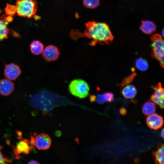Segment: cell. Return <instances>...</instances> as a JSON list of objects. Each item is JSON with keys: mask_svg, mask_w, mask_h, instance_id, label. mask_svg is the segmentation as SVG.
<instances>
[{"mask_svg": "<svg viewBox=\"0 0 164 164\" xmlns=\"http://www.w3.org/2000/svg\"><path fill=\"white\" fill-rule=\"evenodd\" d=\"M11 19H12V18L11 17V16H8L6 19V20L7 21L10 22L12 20Z\"/></svg>", "mask_w": 164, "mask_h": 164, "instance_id": "obj_28", "label": "cell"}, {"mask_svg": "<svg viewBox=\"0 0 164 164\" xmlns=\"http://www.w3.org/2000/svg\"><path fill=\"white\" fill-rule=\"evenodd\" d=\"M28 164H39V163L36 161L34 160H32L29 161L28 163Z\"/></svg>", "mask_w": 164, "mask_h": 164, "instance_id": "obj_27", "label": "cell"}, {"mask_svg": "<svg viewBox=\"0 0 164 164\" xmlns=\"http://www.w3.org/2000/svg\"><path fill=\"white\" fill-rule=\"evenodd\" d=\"M43 48V44L38 40L33 41L30 45L31 51L35 55H38L42 53Z\"/></svg>", "mask_w": 164, "mask_h": 164, "instance_id": "obj_15", "label": "cell"}, {"mask_svg": "<svg viewBox=\"0 0 164 164\" xmlns=\"http://www.w3.org/2000/svg\"><path fill=\"white\" fill-rule=\"evenodd\" d=\"M154 91L151 95L150 100L161 108H164V90L161 84L159 83L152 87Z\"/></svg>", "mask_w": 164, "mask_h": 164, "instance_id": "obj_6", "label": "cell"}, {"mask_svg": "<svg viewBox=\"0 0 164 164\" xmlns=\"http://www.w3.org/2000/svg\"><path fill=\"white\" fill-rule=\"evenodd\" d=\"M156 28L155 25L152 22L148 20L142 21L140 29L144 33L151 34L155 31Z\"/></svg>", "mask_w": 164, "mask_h": 164, "instance_id": "obj_12", "label": "cell"}, {"mask_svg": "<svg viewBox=\"0 0 164 164\" xmlns=\"http://www.w3.org/2000/svg\"><path fill=\"white\" fill-rule=\"evenodd\" d=\"M14 88V83L7 79L0 80V94L2 95L7 96L13 92Z\"/></svg>", "mask_w": 164, "mask_h": 164, "instance_id": "obj_10", "label": "cell"}, {"mask_svg": "<svg viewBox=\"0 0 164 164\" xmlns=\"http://www.w3.org/2000/svg\"><path fill=\"white\" fill-rule=\"evenodd\" d=\"M120 113L122 115H125L126 113V110L124 108H122L120 110Z\"/></svg>", "mask_w": 164, "mask_h": 164, "instance_id": "obj_25", "label": "cell"}, {"mask_svg": "<svg viewBox=\"0 0 164 164\" xmlns=\"http://www.w3.org/2000/svg\"><path fill=\"white\" fill-rule=\"evenodd\" d=\"M152 41V55L159 62L161 67H164V42L161 36L157 33L151 37Z\"/></svg>", "mask_w": 164, "mask_h": 164, "instance_id": "obj_3", "label": "cell"}, {"mask_svg": "<svg viewBox=\"0 0 164 164\" xmlns=\"http://www.w3.org/2000/svg\"><path fill=\"white\" fill-rule=\"evenodd\" d=\"M43 58L49 62L55 61L59 57L60 54L58 48L53 45H49L43 49L42 52Z\"/></svg>", "mask_w": 164, "mask_h": 164, "instance_id": "obj_8", "label": "cell"}, {"mask_svg": "<svg viewBox=\"0 0 164 164\" xmlns=\"http://www.w3.org/2000/svg\"><path fill=\"white\" fill-rule=\"evenodd\" d=\"M86 28L82 33L77 30H72L70 33V37L74 40L86 37L91 39L89 43L94 46L99 43L101 45H108L112 41L114 37L108 26L105 23L94 21L89 22L85 24Z\"/></svg>", "mask_w": 164, "mask_h": 164, "instance_id": "obj_1", "label": "cell"}, {"mask_svg": "<svg viewBox=\"0 0 164 164\" xmlns=\"http://www.w3.org/2000/svg\"><path fill=\"white\" fill-rule=\"evenodd\" d=\"M6 14L10 15H13L16 12L15 6L8 5L5 9Z\"/></svg>", "mask_w": 164, "mask_h": 164, "instance_id": "obj_20", "label": "cell"}, {"mask_svg": "<svg viewBox=\"0 0 164 164\" xmlns=\"http://www.w3.org/2000/svg\"><path fill=\"white\" fill-rule=\"evenodd\" d=\"M164 149L163 145L159 146L157 150L154 152V155L155 161L157 163H164Z\"/></svg>", "mask_w": 164, "mask_h": 164, "instance_id": "obj_17", "label": "cell"}, {"mask_svg": "<svg viewBox=\"0 0 164 164\" xmlns=\"http://www.w3.org/2000/svg\"><path fill=\"white\" fill-rule=\"evenodd\" d=\"M37 4L33 0H18L15 6L16 12L19 16L31 18L36 12Z\"/></svg>", "mask_w": 164, "mask_h": 164, "instance_id": "obj_2", "label": "cell"}, {"mask_svg": "<svg viewBox=\"0 0 164 164\" xmlns=\"http://www.w3.org/2000/svg\"><path fill=\"white\" fill-rule=\"evenodd\" d=\"M121 92L124 97L128 99L134 98L137 93L136 88L132 84L127 85L124 87Z\"/></svg>", "mask_w": 164, "mask_h": 164, "instance_id": "obj_11", "label": "cell"}, {"mask_svg": "<svg viewBox=\"0 0 164 164\" xmlns=\"http://www.w3.org/2000/svg\"><path fill=\"white\" fill-rule=\"evenodd\" d=\"M156 107L153 102L147 101L145 103L142 108L143 113L146 115L153 114L155 111Z\"/></svg>", "mask_w": 164, "mask_h": 164, "instance_id": "obj_16", "label": "cell"}, {"mask_svg": "<svg viewBox=\"0 0 164 164\" xmlns=\"http://www.w3.org/2000/svg\"><path fill=\"white\" fill-rule=\"evenodd\" d=\"M8 24L4 16L0 19V41L6 39L8 37L9 32L7 26Z\"/></svg>", "mask_w": 164, "mask_h": 164, "instance_id": "obj_14", "label": "cell"}, {"mask_svg": "<svg viewBox=\"0 0 164 164\" xmlns=\"http://www.w3.org/2000/svg\"><path fill=\"white\" fill-rule=\"evenodd\" d=\"M30 147L28 141L25 139L21 140L17 143L15 148V152L17 154L21 153L28 154L30 152Z\"/></svg>", "mask_w": 164, "mask_h": 164, "instance_id": "obj_13", "label": "cell"}, {"mask_svg": "<svg viewBox=\"0 0 164 164\" xmlns=\"http://www.w3.org/2000/svg\"><path fill=\"white\" fill-rule=\"evenodd\" d=\"M162 35L163 36H164V30H163V31H162Z\"/></svg>", "mask_w": 164, "mask_h": 164, "instance_id": "obj_30", "label": "cell"}, {"mask_svg": "<svg viewBox=\"0 0 164 164\" xmlns=\"http://www.w3.org/2000/svg\"><path fill=\"white\" fill-rule=\"evenodd\" d=\"M83 4L87 8L94 9L100 5L99 0H83Z\"/></svg>", "mask_w": 164, "mask_h": 164, "instance_id": "obj_19", "label": "cell"}, {"mask_svg": "<svg viewBox=\"0 0 164 164\" xmlns=\"http://www.w3.org/2000/svg\"><path fill=\"white\" fill-rule=\"evenodd\" d=\"M105 101L108 102L112 101L114 99V96L113 93L111 92H106L103 94Z\"/></svg>", "mask_w": 164, "mask_h": 164, "instance_id": "obj_22", "label": "cell"}, {"mask_svg": "<svg viewBox=\"0 0 164 164\" xmlns=\"http://www.w3.org/2000/svg\"><path fill=\"white\" fill-rule=\"evenodd\" d=\"M30 143L39 150H45L50 148L51 140L48 135L42 133L35 136H31Z\"/></svg>", "mask_w": 164, "mask_h": 164, "instance_id": "obj_5", "label": "cell"}, {"mask_svg": "<svg viewBox=\"0 0 164 164\" xmlns=\"http://www.w3.org/2000/svg\"><path fill=\"white\" fill-rule=\"evenodd\" d=\"M4 71L5 76L10 80H15L21 73L19 66L13 63L6 64Z\"/></svg>", "mask_w": 164, "mask_h": 164, "instance_id": "obj_7", "label": "cell"}, {"mask_svg": "<svg viewBox=\"0 0 164 164\" xmlns=\"http://www.w3.org/2000/svg\"><path fill=\"white\" fill-rule=\"evenodd\" d=\"M135 65L136 68L141 71H145L149 67L147 61L142 58L137 59L135 62Z\"/></svg>", "mask_w": 164, "mask_h": 164, "instance_id": "obj_18", "label": "cell"}, {"mask_svg": "<svg viewBox=\"0 0 164 164\" xmlns=\"http://www.w3.org/2000/svg\"><path fill=\"white\" fill-rule=\"evenodd\" d=\"M136 75V74L134 73L126 77L122 82L121 84V85L123 86L130 83L132 81L133 79Z\"/></svg>", "mask_w": 164, "mask_h": 164, "instance_id": "obj_21", "label": "cell"}, {"mask_svg": "<svg viewBox=\"0 0 164 164\" xmlns=\"http://www.w3.org/2000/svg\"><path fill=\"white\" fill-rule=\"evenodd\" d=\"M90 100L91 102L95 101V96L94 95L90 96Z\"/></svg>", "mask_w": 164, "mask_h": 164, "instance_id": "obj_26", "label": "cell"}, {"mask_svg": "<svg viewBox=\"0 0 164 164\" xmlns=\"http://www.w3.org/2000/svg\"><path fill=\"white\" fill-rule=\"evenodd\" d=\"M98 103L102 104L104 103L105 100L103 94H97L95 96V100Z\"/></svg>", "mask_w": 164, "mask_h": 164, "instance_id": "obj_23", "label": "cell"}, {"mask_svg": "<svg viewBox=\"0 0 164 164\" xmlns=\"http://www.w3.org/2000/svg\"><path fill=\"white\" fill-rule=\"evenodd\" d=\"M162 117L158 114L153 113L148 115L146 119V123L151 128L157 130L160 128L163 124Z\"/></svg>", "mask_w": 164, "mask_h": 164, "instance_id": "obj_9", "label": "cell"}, {"mask_svg": "<svg viewBox=\"0 0 164 164\" xmlns=\"http://www.w3.org/2000/svg\"><path fill=\"white\" fill-rule=\"evenodd\" d=\"M69 90L73 95L80 98H84L89 94V87L85 81L80 79H75L70 83Z\"/></svg>", "mask_w": 164, "mask_h": 164, "instance_id": "obj_4", "label": "cell"}, {"mask_svg": "<svg viewBox=\"0 0 164 164\" xmlns=\"http://www.w3.org/2000/svg\"><path fill=\"white\" fill-rule=\"evenodd\" d=\"M2 147L0 146V164H5L9 162L8 159L2 154L1 150Z\"/></svg>", "mask_w": 164, "mask_h": 164, "instance_id": "obj_24", "label": "cell"}, {"mask_svg": "<svg viewBox=\"0 0 164 164\" xmlns=\"http://www.w3.org/2000/svg\"><path fill=\"white\" fill-rule=\"evenodd\" d=\"M164 129H163L161 131V137L163 138H164Z\"/></svg>", "mask_w": 164, "mask_h": 164, "instance_id": "obj_29", "label": "cell"}]
</instances>
